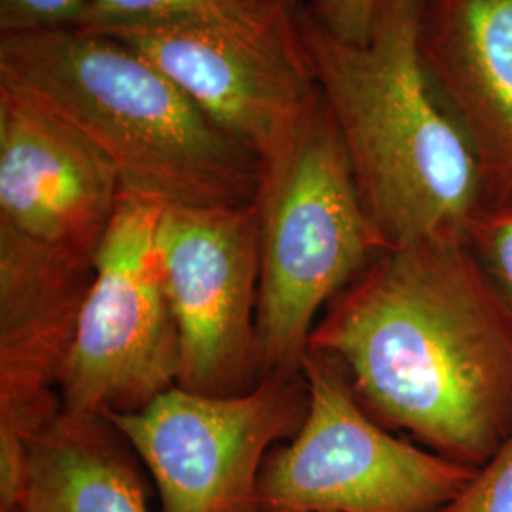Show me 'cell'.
<instances>
[{"label":"cell","mask_w":512,"mask_h":512,"mask_svg":"<svg viewBox=\"0 0 512 512\" xmlns=\"http://www.w3.org/2000/svg\"><path fill=\"white\" fill-rule=\"evenodd\" d=\"M12 512H31V511H27V509H23V507H21V509H16V511H12Z\"/></svg>","instance_id":"obj_18"},{"label":"cell","mask_w":512,"mask_h":512,"mask_svg":"<svg viewBox=\"0 0 512 512\" xmlns=\"http://www.w3.org/2000/svg\"><path fill=\"white\" fill-rule=\"evenodd\" d=\"M105 154L23 93L0 86V236L95 262L122 198Z\"/></svg>","instance_id":"obj_9"},{"label":"cell","mask_w":512,"mask_h":512,"mask_svg":"<svg viewBox=\"0 0 512 512\" xmlns=\"http://www.w3.org/2000/svg\"><path fill=\"white\" fill-rule=\"evenodd\" d=\"M27 454V511L150 512L128 442L105 418L61 412Z\"/></svg>","instance_id":"obj_12"},{"label":"cell","mask_w":512,"mask_h":512,"mask_svg":"<svg viewBox=\"0 0 512 512\" xmlns=\"http://www.w3.org/2000/svg\"><path fill=\"white\" fill-rule=\"evenodd\" d=\"M92 31L143 55L262 165L289 145L317 99L308 71L205 25L122 23Z\"/></svg>","instance_id":"obj_10"},{"label":"cell","mask_w":512,"mask_h":512,"mask_svg":"<svg viewBox=\"0 0 512 512\" xmlns=\"http://www.w3.org/2000/svg\"><path fill=\"white\" fill-rule=\"evenodd\" d=\"M467 243L512 311V200L484 203L469 224Z\"/></svg>","instance_id":"obj_14"},{"label":"cell","mask_w":512,"mask_h":512,"mask_svg":"<svg viewBox=\"0 0 512 512\" xmlns=\"http://www.w3.org/2000/svg\"><path fill=\"white\" fill-rule=\"evenodd\" d=\"M302 372L308 412L264 463L260 512H435L475 475L374 420L329 355L308 349Z\"/></svg>","instance_id":"obj_5"},{"label":"cell","mask_w":512,"mask_h":512,"mask_svg":"<svg viewBox=\"0 0 512 512\" xmlns=\"http://www.w3.org/2000/svg\"><path fill=\"white\" fill-rule=\"evenodd\" d=\"M310 404L304 372H268L243 395L175 385L105 420L152 476L162 512H260L258 482L272 446L293 439Z\"/></svg>","instance_id":"obj_7"},{"label":"cell","mask_w":512,"mask_h":512,"mask_svg":"<svg viewBox=\"0 0 512 512\" xmlns=\"http://www.w3.org/2000/svg\"><path fill=\"white\" fill-rule=\"evenodd\" d=\"M0 86L78 129L122 190L164 205L256 202L262 164L160 69L84 27L0 33Z\"/></svg>","instance_id":"obj_3"},{"label":"cell","mask_w":512,"mask_h":512,"mask_svg":"<svg viewBox=\"0 0 512 512\" xmlns=\"http://www.w3.org/2000/svg\"><path fill=\"white\" fill-rule=\"evenodd\" d=\"M162 205L122 192L59 378L63 414L135 412L179 382L181 336L158 251Z\"/></svg>","instance_id":"obj_6"},{"label":"cell","mask_w":512,"mask_h":512,"mask_svg":"<svg viewBox=\"0 0 512 512\" xmlns=\"http://www.w3.org/2000/svg\"><path fill=\"white\" fill-rule=\"evenodd\" d=\"M423 0H393L363 42L300 12L311 78L385 251L467 238L486 203L471 145L421 55Z\"/></svg>","instance_id":"obj_2"},{"label":"cell","mask_w":512,"mask_h":512,"mask_svg":"<svg viewBox=\"0 0 512 512\" xmlns=\"http://www.w3.org/2000/svg\"><path fill=\"white\" fill-rule=\"evenodd\" d=\"M421 55L475 154L486 203L512 200V0H423Z\"/></svg>","instance_id":"obj_11"},{"label":"cell","mask_w":512,"mask_h":512,"mask_svg":"<svg viewBox=\"0 0 512 512\" xmlns=\"http://www.w3.org/2000/svg\"><path fill=\"white\" fill-rule=\"evenodd\" d=\"M313 16L334 37L363 42L393 0H311Z\"/></svg>","instance_id":"obj_17"},{"label":"cell","mask_w":512,"mask_h":512,"mask_svg":"<svg viewBox=\"0 0 512 512\" xmlns=\"http://www.w3.org/2000/svg\"><path fill=\"white\" fill-rule=\"evenodd\" d=\"M256 207L262 376L302 372L317 315L385 251L319 92L289 145L262 165Z\"/></svg>","instance_id":"obj_4"},{"label":"cell","mask_w":512,"mask_h":512,"mask_svg":"<svg viewBox=\"0 0 512 512\" xmlns=\"http://www.w3.org/2000/svg\"><path fill=\"white\" fill-rule=\"evenodd\" d=\"M366 412L478 469L512 433V311L467 238L374 256L330 300L310 348Z\"/></svg>","instance_id":"obj_1"},{"label":"cell","mask_w":512,"mask_h":512,"mask_svg":"<svg viewBox=\"0 0 512 512\" xmlns=\"http://www.w3.org/2000/svg\"><path fill=\"white\" fill-rule=\"evenodd\" d=\"M435 512H512V433L467 486Z\"/></svg>","instance_id":"obj_15"},{"label":"cell","mask_w":512,"mask_h":512,"mask_svg":"<svg viewBox=\"0 0 512 512\" xmlns=\"http://www.w3.org/2000/svg\"><path fill=\"white\" fill-rule=\"evenodd\" d=\"M88 0H0V33L78 27Z\"/></svg>","instance_id":"obj_16"},{"label":"cell","mask_w":512,"mask_h":512,"mask_svg":"<svg viewBox=\"0 0 512 512\" xmlns=\"http://www.w3.org/2000/svg\"><path fill=\"white\" fill-rule=\"evenodd\" d=\"M158 251L181 336L177 385L211 397L249 393L262 378L256 202L162 205Z\"/></svg>","instance_id":"obj_8"},{"label":"cell","mask_w":512,"mask_h":512,"mask_svg":"<svg viewBox=\"0 0 512 512\" xmlns=\"http://www.w3.org/2000/svg\"><path fill=\"white\" fill-rule=\"evenodd\" d=\"M298 0H88L78 27L179 21L243 38L310 73ZM311 74V73H310Z\"/></svg>","instance_id":"obj_13"}]
</instances>
